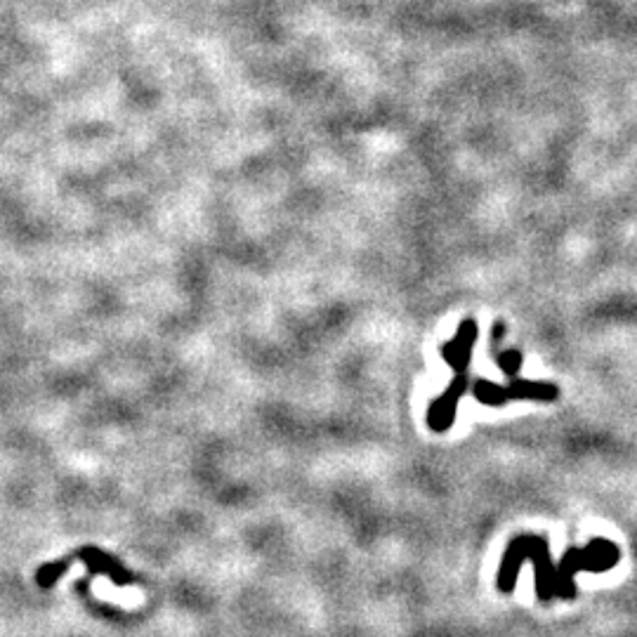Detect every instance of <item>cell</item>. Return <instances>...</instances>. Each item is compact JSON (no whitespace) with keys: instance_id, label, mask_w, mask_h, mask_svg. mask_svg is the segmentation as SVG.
<instances>
[{"instance_id":"1","label":"cell","mask_w":637,"mask_h":637,"mask_svg":"<svg viewBox=\"0 0 637 637\" xmlns=\"http://www.w3.org/2000/svg\"><path fill=\"white\" fill-rule=\"evenodd\" d=\"M524 562L534 564V579H536V597L538 602H550L555 597V579H557V567L550 557L548 541L543 536H517L515 541L505 550L501 569H498V590L501 593H512L517 583V574Z\"/></svg>"},{"instance_id":"3","label":"cell","mask_w":637,"mask_h":637,"mask_svg":"<svg viewBox=\"0 0 637 637\" xmlns=\"http://www.w3.org/2000/svg\"><path fill=\"white\" fill-rule=\"evenodd\" d=\"M465 392H468V373H456V378H453L449 387L442 392V397L430 406L428 425L432 430L446 432L451 428L453 420H456L458 404H461V397H465Z\"/></svg>"},{"instance_id":"6","label":"cell","mask_w":637,"mask_h":637,"mask_svg":"<svg viewBox=\"0 0 637 637\" xmlns=\"http://www.w3.org/2000/svg\"><path fill=\"white\" fill-rule=\"evenodd\" d=\"M472 394H475L477 402L487 404V406H505L510 404V394H508V387L505 385H498V383H491V380H477L475 387H472Z\"/></svg>"},{"instance_id":"4","label":"cell","mask_w":637,"mask_h":637,"mask_svg":"<svg viewBox=\"0 0 637 637\" xmlns=\"http://www.w3.org/2000/svg\"><path fill=\"white\" fill-rule=\"evenodd\" d=\"M477 336H479L477 321L468 317L463 319L461 326H458L453 340H449V343L442 347V357L446 364L451 366L453 373H468L472 364V350H475L477 345Z\"/></svg>"},{"instance_id":"7","label":"cell","mask_w":637,"mask_h":637,"mask_svg":"<svg viewBox=\"0 0 637 637\" xmlns=\"http://www.w3.org/2000/svg\"><path fill=\"white\" fill-rule=\"evenodd\" d=\"M522 364H524L522 352L508 350V352L498 354V366H501V371H503L508 378H517V376H520Z\"/></svg>"},{"instance_id":"2","label":"cell","mask_w":637,"mask_h":637,"mask_svg":"<svg viewBox=\"0 0 637 637\" xmlns=\"http://www.w3.org/2000/svg\"><path fill=\"white\" fill-rule=\"evenodd\" d=\"M621 560V550L607 538H593L586 548H569L562 562L557 564L555 597L574 600L576 597V574L581 571H609Z\"/></svg>"},{"instance_id":"5","label":"cell","mask_w":637,"mask_h":637,"mask_svg":"<svg viewBox=\"0 0 637 637\" xmlns=\"http://www.w3.org/2000/svg\"><path fill=\"white\" fill-rule=\"evenodd\" d=\"M508 387L510 399H522V402H555L560 397V390L553 383H545V380H527V378H510Z\"/></svg>"}]
</instances>
